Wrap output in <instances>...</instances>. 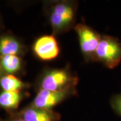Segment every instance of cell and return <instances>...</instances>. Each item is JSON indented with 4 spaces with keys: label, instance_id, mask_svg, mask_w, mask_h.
Here are the masks:
<instances>
[{
    "label": "cell",
    "instance_id": "cell-15",
    "mask_svg": "<svg viewBox=\"0 0 121 121\" xmlns=\"http://www.w3.org/2000/svg\"></svg>",
    "mask_w": 121,
    "mask_h": 121
},
{
    "label": "cell",
    "instance_id": "cell-1",
    "mask_svg": "<svg viewBox=\"0 0 121 121\" xmlns=\"http://www.w3.org/2000/svg\"><path fill=\"white\" fill-rule=\"evenodd\" d=\"M54 35L65 33L75 28L77 4L71 1L49 2L45 7Z\"/></svg>",
    "mask_w": 121,
    "mask_h": 121
},
{
    "label": "cell",
    "instance_id": "cell-7",
    "mask_svg": "<svg viewBox=\"0 0 121 121\" xmlns=\"http://www.w3.org/2000/svg\"><path fill=\"white\" fill-rule=\"evenodd\" d=\"M19 117L25 121H59L60 114L52 110L38 108L29 106L20 112Z\"/></svg>",
    "mask_w": 121,
    "mask_h": 121
},
{
    "label": "cell",
    "instance_id": "cell-3",
    "mask_svg": "<svg viewBox=\"0 0 121 121\" xmlns=\"http://www.w3.org/2000/svg\"><path fill=\"white\" fill-rule=\"evenodd\" d=\"M95 61L102 63L109 69L119 65L121 62V43L118 39L108 35L102 36L95 51Z\"/></svg>",
    "mask_w": 121,
    "mask_h": 121
},
{
    "label": "cell",
    "instance_id": "cell-4",
    "mask_svg": "<svg viewBox=\"0 0 121 121\" xmlns=\"http://www.w3.org/2000/svg\"><path fill=\"white\" fill-rule=\"evenodd\" d=\"M74 29L79 38L81 51L86 61H95V51L102 36L84 24H78Z\"/></svg>",
    "mask_w": 121,
    "mask_h": 121
},
{
    "label": "cell",
    "instance_id": "cell-5",
    "mask_svg": "<svg viewBox=\"0 0 121 121\" xmlns=\"http://www.w3.org/2000/svg\"><path fill=\"white\" fill-rule=\"evenodd\" d=\"M76 94V90L59 91L39 90L30 106L35 108L52 110L53 107Z\"/></svg>",
    "mask_w": 121,
    "mask_h": 121
},
{
    "label": "cell",
    "instance_id": "cell-10",
    "mask_svg": "<svg viewBox=\"0 0 121 121\" xmlns=\"http://www.w3.org/2000/svg\"><path fill=\"white\" fill-rule=\"evenodd\" d=\"M0 87L5 91H21L28 87V84L23 82L13 75L5 74L0 79Z\"/></svg>",
    "mask_w": 121,
    "mask_h": 121
},
{
    "label": "cell",
    "instance_id": "cell-14",
    "mask_svg": "<svg viewBox=\"0 0 121 121\" xmlns=\"http://www.w3.org/2000/svg\"><path fill=\"white\" fill-rule=\"evenodd\" d=\"M5 75L4 71L2 69V67H1V60H0V79L2 78L4 75Z\"/></svg>",
    "mask_w": 121,
    "mask_h": 121
},
{
    "label": "cell",
    "instance_id": "cell-13",
    "mask_svg": "<svg viewBox=\"0 0 121 121\" xmlns=\"http://www.w3.org/2000/svg\"><path fill=\"white\" fill-rule=\"evenodd\" d=\"M25 121L24 120H23L22 118L19 117V116H17V117H13L9 118V119H7V120H5V121Z\"/></svg>",
    "mask_w": 121,
    "mask_h": 121
},
{
    "label": "cell",
    "instance_id": "cell-2",
    "mask_svg": "<svg viewBox=\"0 0 121 121\" xmlns=\"http://www.w3.org/2000/svg\"><path fill=\"white\" fill-rule=\"evenodd\" d=\"M78 78L69 68L48 69L40 75L37 86L39 90L69 91L76 90Z\"/></svg>",
    "mask_w": 121,
    "mask_h": 121
},
{
    "label": "cell",
    "instance_id": "cell-9",
    "mask_svg": "<svg viewBox=\"0 0 121 121\" xmlns=\"http://www.w3.org/2000/svg\"><path fill=\"white\" fill-rule=\"evenodd\" d=\"M24 98V93L21 91H5L0 93V107L8 110H13L18 108Z\"/></svg>",
    "mask_w": 121,
    "mask_h": 121
},
{
    "label": "cell",
    "instance_id": "cell-8",
    "mask_svg": "<svg viewBox=\"0 0 121 121\" xmlns=\"http://www.w3.org/2000/svg\"><path fill=\"white\" fill-rule=\"evenodd\" d=\"M26 52V47L16 37L5 35L0 36V56L5 55H22Z\"/></svg>",
    "mask_w": 121,
    "mask_h": 121
},
{
    "label": "cell",
    "instance_id": "cell-6",
    "mask_svg": "<svg viewBox=\"0 0 121 121\" xmlns=\"http://www.w3.org/2000/svg\"><path fill=\"white\" fill-rule=\"evenodd\" d=\"M32 51L40 60H51L59 56L60 48L55 36L43 35L35 40Z\"/></svg>",
    "mask_w": 121,
    "mask_h": 121
},
{
    "label": "cell",
    "instance_id": "cell-12",
    "mask_svg": "<svg viewBox=\"0 0 121 121\" xmlns=\"http://www.w3.org/2000/svg\"><path fill=\"white\" fill-rule=\"evenodd\" d=\"M110 104L114 112L121 117V93L113 95L110 99Z\"/></svg>",
    "mask_w": 121,
    "mask_h": 121
},
{
    "label": "cell",
    "instance_id": "cell-11",
    "mask_svg": "<svg viewBox=\"0 0 121 121\" xmlns=\"http://www.w3.org/2000/svg\"><path fill=\"white\" fill-rule=\"evenodd\" d=\"M2 69L5 73L13 75L19 72L22 67V60L17 55H5L0 56Z\"/></svg>",
    "mask_w": 121,
    "mask_h": 121
}]
</instances>
